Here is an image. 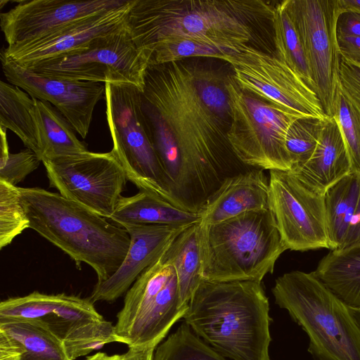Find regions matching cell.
I'll return each instance as SVG.
<instances>
[{
    "mask_svg": "<svg viewBox=\"0 0 360 360\" xmlns=\"http://www.w3.org/2000/svg\"><path fill=\"white\" fill-rule=\"evenodd\" d=\"M105 115L112 150L127 180L139 191L173 204L168 181L153 145L142 109V90L129 83H105Z\"/></svg>",
    "mask_w": 360,
    "mask_h": 360,
    "instance_id": "cell-7",
    "label": "cell"
},
{
    "mask_svg": "<svg viewBox=\"0 0 360 360\" xmlns=\"http://www.w3.org/2000/svg\"><path fill=\"white\" fill-rule=\"evenodd\" d=\"M123 224L188 225L200 221L198 213L182 210L172 204L139 192L132 196H122L110 219Z\"/></svg>",
    "mask_w": 360,
    "mask_h": 360,
    "instance_id": "cell-22",
    "label": "cell"
},
{
    "mask_svg": "<svg viewBox=\"0 0 360 360\" xmlns=\"http://www.w3.org/2000/svg\"><path fill=\"white\" fill-rule=\"evenodd\" d=\"M220 59L231 65L241 89L297 117H328L314 91L275 53L244 45Z\"/></svg>",
    "mask_w": 360,
    "mask_h": 360,
    "instance_id": "cell-10",
    "label": "cell"
},
{
    "mask_svg": "<svg viewBox=\"0 0 360 360\" xmlns=\"http://www.w3.org/2000/svg\"><path fill=\"white\" fill-rule=\"evenodd\" d=\"M342 9L353 10L360 13V0H340Z\"/></svg>",
    "mask_w": 360,
    "mask_h": 360,
    "instance_id": "cell-45",
    "label": "cell"
},
{
    "mask_svg": "<svg viewBox=\"0 0 360 360\" xmlns=\"http://www.w3.org/2000/svg\"><path fill=\"white\" fill-rule=\"evenodd\" d=\"M275 6L261 0H133L127 27L136 47L150 54L158 43L178 38L234 53L250 45L256 26L272 22Z\"/></svg>",
    "mask_w": 360,
    "mask_h": 360,
    "instance_id": "cell-2",
    "label": "cell"
},
{
    "mask_svg": "<svg viewBox=\"0 0 360 360\" xmlns=\"http://www.w3.org/2000/svg\"><path fill=\"white\" fill-rule=\"evenodd\" d=\"M188 225L123 224L130 245L119 269L107 280L96 283L89 299L114 302L126 293L142 272L162 255Z\"/></svg>",
    "mask_w": 360,
    "mask_h": 360,
    "instance_id": "cell-17",
    "label": "cell"
},
{
    "mask_svg": "<svg viewBox=\"0 0 360 360\" xmlns=\"http://www.w3.org/2000/svg\"><path fill=\"white\" fill-rule=\"evenodd\" d=\"M0 331L20 343L21 360H70L63 340L40 320H1Z\"/></svg>",
    "mask_w": 360,
    "mask_h": 360,
    "instance_id": "cell-27",
    "label": "cell"
},
{
    "mask_svg": "<svg viewBox=\"0 0 360 360\" xmlns=\"http://www.w3.org/2000/svg\"><path fill=\"white\" fill-rule=\"evenodd\" d=\"M174 273V268L164 250L128 290L115 325L120 343H124L125 338L148 311L158 293Z\"/></svg>",
    "mask_w": 360,
    "mask_h": 360,
    "instance_id": "cell-20",
    "label": "cell"
},
{
    "mask_svg": "<svg viewBox=\"0 0 360 360\" xmlns=\"http://www.w3.org/2000/svg\"><path fill=\"white\" fill-rule=\"evenodd\" d=\"M358 243H360V193L347 235L342 246L339 249Z\"/></svg>",
    "mask_w": 360,
    "mask_h": 360,
    "instance_id": "cell-42",
    "label": "cell"
},
{
    "mask_svg": "<svg viewBox=\"0 0 360 360\" xmlns=\"http://www.w3.org/2000/svg\"><path fill=\"white\" fill-rule=\"evenodd\" d=\"M0 180L17 186L39 166L42 160L35 152L27 148L18 153H11L7 129L3 127H0Z\"/></svg>",
    "mask_w": 360,
    "mask_h": 360,
    "instance_id": "cell-37",
    "label": "cell"
},
{
    "mask_svg": "<svg viewBox=\"0 0 360 360\" xmlns=\"http://www.w3.org/2000/svg\"><path fill=\"white\" fill-rule=\"evenodd\" d=\"M23 350L20 343L0 331V360H21Z\"/></svg>",
    "mask_w": 360,
    "mask_h": 360,
    "instance_id": "cell-41",
    "label": "cell"
},
{
    "mask_svg": "<svg viewBox=\"0 0 360 360\" xmlns=\"http://www.w3.org/2000/svg\"><path fill=\"white\" fill-rule=\"evenodd\" d=\"M155 347H129L123 360H153Z\"/></svg>",
    "mask_w": 360,
    "mask_h": 360,
    "instance_id": "cell-43",
    "label": "cell"
},
{
    "mask_svg": "<svg viewBox=\"0 0 360 360\" xmlns=\"http://www.w3.org/2000/svg\"><path fill=\"white\" fill-rule=\"evenodd\" d=\"M41 160L75 156L89 151L70 123L49 103L37 99Z\"/></svg>",
    "mask_w": 360,
    "mask_h": 360,
    "instance_id": "cell-25",
    "label": "cell"
},
{
    "mask_svg": "<svg viewBox=\"0 0 360 360\" xmlns=\"http://www.w3.org/2000/svg\"><path fill=\"white\" fill-rule=\"evenodd\" d=\"M129 0H21L0 14L8 47L46 38L84 19L125 5Z\"/></svg>",
    "mask_w": 360,
    "mask_h": 360,
    "instance_id": "cell-14",
    "label": "cell"
},
{
    "mask_svg": "<svg viewBox=\"0 0 360 360\" xmlns=\"http://www.w3.org/2000/svg\"><path fill=\"white\" fill-rule=\"evenodd\" d=\"M270 209L269 180L253 168L226 179L199 213L202 224L225 221L247 212Z\"/></svg>",
    "mask_w": 360,
    "mask_h": 360,
    "instance_id": "cell-18",
    "label": "cell"
},
{
    "mask_svg": "<svg viewBox=\"0 0 360 360\" xmlns=\"http://www.w3.org/2000/svg\"><path fill=\"white\" fill-rule=\"evenodd\" d=\"M103 317L89 298L64 293L63 297L49 317L41 320L62 340L72 330L89 321Z\"/></svg>",
    "mask_w": 360,
    "mask_h": 360,
    "instance_id": "cell-31",
    "label": "cell"
},
{
    "mask_svg": "<svg viewBox=\"0 0 360 360\" xmlns=\"http://www.w3.org/2000/svg\"><path fill=\"white\" fill-rule=\"evenodd\" d=\"M124 354L108 355L104 352H98L87 356L84 360H123Z\"/></svg>",
    "mask_w": 360,
    "mask_h": 360,
    "instance_id": "cell-44",
    "label": "cell"
},
{
    "mask_svg": "<svg viewBox=\"0 0 360 360\" xmlns=\"http://www.w3.org/2000/svg\"><path fill=\"white\" fill-rule=\"evenodd\" d=\"M30 229L65 252L79 268L86 263L97 282L110 277L124 261L130 236L122 226L60 193L18 187Z\"/></svg>",
    "mask_w": 360,
    "mask_h": 360,
    "instance_id": "cell-4",
    "label": "cell"
},
{
    "mask_svg": "<svg viewBox=\"0 0 360 360\" xmlns=\"http://www.w3.org/2000/svg\"><path fill=\"white\" fill-rule=\"evenodd\" d=\"M200 226L203 281L262 282L287 250L271 209Z\"/></svg>",
    "mask_w": 360,
    "mask_h": 360,
    "instance_id": "cell-5",
    "label": "cell"
},
{
    "mask_svg": "<svg viewBox=\"0 0 360 360\" xmlns=\"http://www.w3.org/2000/svg\"><path fill=\"white\" fill-rule=\"evenodd\" d=\"M70 360L85 356L111 342H120L115 326L104 319L86 322L70 330L63 340Z\"/></svg>",
    "mask_w": 360,
    "mask_h": 360,
    "instance_id": "cell-30",
    "label": "cell"
},
{
    "mask_svg": "<svg viewBox=\"0 0 360 360\" xmlns=\"http://www.w3.org/2000/svg\"><path fill=\"white\" fill-rule=\"evenodd\" d=\"M272 28L275 54L314 91L306 56L288 11L285 0L279 2L275 6Z\"/></svg>",
    "mask_w": 360,
    "mask_h": 360,
    "instance_id": "cell-28",
    "label": "cell"
},
{
    "mask_svg": "<svg viewBox=\"0 0 360 360\" xmlns=\"http://www.w3.org/2000/svg\"><path fill=\"white\" fill-rule=\"evenodd\" d=\"M226 85L231 112L227 136L237 158L251 168L290 171L286 136L300 117L241 89L232 76Z\"/></svg>",
    "mask_w": 360,
    "mask_h": 360,
    "instance_id": "cell-8",
    "label": "cell"
},
{
    "mask_svg": "<svg viewBox=\"0 0 360 360\" xmlns=\"http://www.w3.org/2000/svg\"><path fill=\"white\" fill-rule=\"evenodd\" d=\"M63 295L34 291L25 296L8 298L0 303V320H44L55 311Z\"/></svg>",
    "mask_w": 360,
    "mask_h": 360,
    "instance_id": "cell-32",
    "label": "cell"
},
{
    "mask_svg": "<svg viewBox=\"0 0 360 360\" xmlns=\"http://www.w3.org/2000/svg\"><path fill=\"white\" fill-rule=\"evenodd\" d=\"M337 34L360 37V13L342 9L337 20Z\"/></svg>",
    "mask_w": 360,
    "mask_h": 360,
    "instance_id": "cell-39",
    "label": "cell"
},
{
    "mask_svg": "<svg viewBox=\"0 0 360 360\" xmlns=\"http://www.w3.org/2000/svg\"><path fill=\"white\" fill-rule=\"evenodd\" d=\"M49 186L64 198L110 219L127 181L113 150L44 160Z\"/></svg>",
    "mask_w": 360,
    "mask_h": 360,
    "instance_id": "cell-12",
    "label": "cell"
},
{
    "mask_svg": "<svg viewBox=\"0 0 360 360\" xmlns=\"http://www.w3.org/2000/svg\"><path fill=\"white\" fill-rule=\"evenodd\" d=\"M153 360H228L198 337L184 321L155 348Z\"/></svg>",
    "mask_w": 360,
    "mask_h": 360,
    "instance_id": "cell-29",
    "label": "cell"
},
{
    "mask_svg": "<svg viewBox=\"0 0 360 360\" xmlns=\"http://www.w3.org/2000/svg\"><path fill=\"white\" fill-rule=\"evenodd\" d=\"M338 89L360 112V65L341 56Z\"/></svg>",
    "mask_w": 360,
    "mask_h": 360,
    "instance_id": "cell-38",
    "label": "cell"
},
{
    "mask_svg": "<svg viewBox=\"0 0 360 360\" xmlns=\"http://www.w3.org/2000/svg\"><path fill=\"white\" fill-rule=\"evenodd\" d=\"M150 54L140 50L126 26L91 47L31 66L39 75L98 83H129L143 90Z\"/></svg>",
    "mask_w": 360,
    "mask_h": 360,
    "instance_id": "cell-9",
    "label": "cell"
},
{
    "mask_svg": "<svg viewBox=\"0 0 360 360\" xmlns=\"http://www.w3.org/2000/svg\"><path fill=\"white\" fill-rule=\"evenodd\" d=\"M132 1L129 0L120 8L84 19L40 40L19 46H7L1 54L29 68L44 61L86 50L101 38L126 26Z\"/></svg>",
    "mask_w": 360,
    "mask_h": 360,
    "instance_id": "cell-16",
    "label": "cell"
},
{
    "mask_svg": "<svg viewBox=\"0 0 360 360\" xmlns=\"http://www.w3.org/2000/svg\"><path fill=\"white\" fill-rule=\"evenodd\" d=\"M200 221L186 228L165 250V256L176 271L181 303L185 307H188L193 294L203 281L201 276Z\"/></svg>",
    "mask_w": 360,
    "mask_h": 360,
    "instance_id": "cell-24",
    "label": "cell"
},
{
    "mask_svg": "<svg viewBox=\"0 0 360 360\" xmlns=\"http://www.w3.org/2000/svg\"><path fill=\"white\" fill-rule=\"evenodd\" d=\"M312 274L348 307L360 309V243L330 250Z\"/></svg>",
    "mask_w": 360,
    "mask_h": 360,
    "instance_id": "cell-21",
    "label": "cell"
},
{
    "mask_svg": "<svg viewBox=\"0 0 360 360\" xmlns=\"http://www.w3.org/2000/svg\"><path fill=\"white\" fill-rule=\"evenodd\" d=\"M2 70L8 82L31 97L46 101L85 139L89 131L96 105L105 99V84L46 77L25 68L0 55Z\"/></svg>",
    "mask_w": 360,
    "mask_h": 360,
    "instance_id": "cell-15",
    "label": "cell"
},
{
    "mask_svg": "<svg viewBox=\"0 0 360 360\" xmlns=\"http://www.w3.org/2000/svg\"><path fill=\"white\" fill-rule=\"evenodd\" d=\"M337 35L340 56L360 65V37Z\"/></svg>",
    "mask_w": 360,
    "mask_h": 360,
    "instance_id": "cell-40",
    "label": "cell"
},
{
    "mask_svg": "<svg viewBox=\"0 0 360 360\" xmlns=\"http://www.w3.org/2000/svg\"><path fill=\"white\" fill-rule=\"evenodd\" d=\"M193 332L231 360H271L269 302L262 282L202 281L183 316Z\"/></svg>",
    "mask_w": 360,
    "mask_h": 360,
    "instance_id": "cell-3",
    "label": "cell"
},
{
    "mask_svg": "<svg viewBox=\"0 0 360 360\" xmlns=\"http://www.w3.org/2000/svg\"><path fill=\"white\" fill-rule=\"evenodd\" d=\"M360 193V176L350 173L324 193L330 250L339 249L347 235Z\"/></svg>",
    "mask_w": 360,
    "mask_h": 360,
    "instance_id": "cell-26",
    "label": "cell"
},
{
    "mask_svg": "<svg viewBox=\"0 0 360 360\" xmlns=\"http://www.w3.org/2000/svg\"><path fill=\"white\" fill-rule=\"evenodd\" d=\"M270 209L287 250L330 249L324 195L290 172L269 171Z\"/></svg>",
    "mask_w": 360,
    "mask_h": 360,
    "instance_id": "cell-13",
    "label": "cell"
},
{
    "mask_svg": "<svg viewBox=\"0 0 360 360\" xmlns=\"http://www.w3.org/2000/svg\"><path fill=\"white\" fill-rule=\"evenodd\" d=\"M27 229H30V221L18 187L0 180V249Z\"/></svg>",
    "mask_w": 360,
    "mask_h": 360,
    "instance_id": "cell-35",
    "label": "cell"
},
{
    "mask_svg": "<svg viewBox=\"0 0 360 360\" xmlns=\"http://www.w3.org/2000/svg\"><path fill=\"white\" fill-rule=\"evenodd\" d=\"M229 53H231L229 50L205 41L190 38L171 39L158 43L150 50L149 65L167 64L188 57L220 59Z\"/></svg>",
    "mask_w": 360,
    "mask_h": 360,
    "instance_id": "cell-33",
    "label": "cell"
},
{
    "mask_svg": "<svg viewBox=\"0 0 360 360\" xmlns=\"http://www.w3.org/2000/svg\"><path fill=\"white\" fill-rule=\"evenodd\" d=\"M290 172L323 195L330 186L352 173L347 148L333 116L325 120L319 143L310 160L300 169Z\"/></svg>",
    "mask_w": 360,
    "mask_h": 360,
    "instance_id": "cell-19",
    "label": "cell"
},
{
    "mask_svg": "<svg viewBox=\"0 0 360 360\" xmlns=\"http://www.w3.org/2000/svg\"><path fill=\"white\" fill-rule=\"evenodd\" d=\"M301 41L313 87L325 114L333 117L338 92L340 53L337 20L340 0H285Z\"/></svg>",
    "mask_w": 360,
    "mask_h": 360,
    "instance_id": "cell-11",
    "label": "cell"
},
{
    "mask_svg": "<svg viewBox=\"0 0 360 360\" xmlns=\"http://www.w3.org/2000/svg\"><path fill=\"white\" fill-rule=\"evenodd\" d=\"M326 119L300 117L290 125L285 141L292 162L290 171L300 169L310 160L319 143Z\"/></svg>",
    "mask_w": 360,
    "mask_h": 360,
    "instance_id": "cell-34",
    "label": "cell"
},
{
    "mask_svg": "<svg viewBox=\"0 0 360 360\" xmlns=\"http://www.w3.org/2000/svg\"><path fill=\"white\" fill-rule=\"evenodd\" d=\"M349 309L353 316L355 321L360 328V309H354L349 307Z\"/></svg>",
    "mask_w": 360,
    "mask_h": 360,
    "instance_id": "cell-46",
    "label": "cell"
},
{
    "mask_svg": "<svg viewBox=\"0 0 360 360\" xmlns=\"http://www.w3.org/2000/svg\"><path fill=\"white\" fill-rule=\"evenodd\" d=\"M0 127L11 130L27 148L41 158L37 98L2 80L0 82Z\"/></svg>",
    "mask_w": 360,
    "mask_h": 360,
    "instance_id": "cell-23",
    "label": "cell"
},
{
    "mask_svg": "<svg viewBox=\"0 0 360 360\" xmlns=\"http://www.w3.org/2000/svg\"><path fill=\"white\" fill-rule=\"evenodd\" d=\"M271 292L275 303L308 335L315 360H360L359 326L349 307L312 272L285 273Z\"/></svg>",
    "mask_w": 360,
    "mask_h": 360,
    "instance_id": "cell-6",
    "label": "cell"
},
{
    "mask_svg": "<svg viewBox=\"0 0 360 360\" xmlns=\"http://www.w3.org/2000/svg\"><path fill=\"white\" fill-rule=\"evenodd\" d=\"M333 116L343 136L350 158L352 173L360 176V112L339 89Z\"/></svg>",
    "mask_w": 360,
    "mask_h": 360,
    "instance_id": "cell-36",
    "label": "cell"
},
{
    "mask_svg": "<svg viewBox=\"0 0 360 360\" xmlns=\"http://www.w3.org/2000/svg\"><path fill=\"white\" fill-rule=\"evenodd\" d=\"M224 79L213 70L176 61L149 65L143 98L162 116L177 143L179 164L169 194L173 204L200 213L224 181L251 168L228 140L231 121Z\"/></svg>",
    "mask_w": 360,
    "mask_h": 360,
    "instance_id": "cell-1",
    "label": "cell"
}]
</instances>
